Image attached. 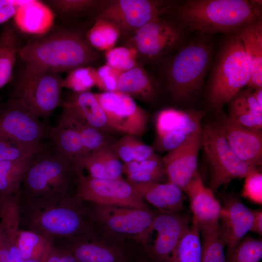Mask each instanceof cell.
I'll return each mask as SVG.
<instances>
[{"label":"cell","instance_id":"e0dca14e","mask_svg":"<svg viewBox=\"0 0 262 262\" xmlns=\"http://www.w3.org/2000/svg\"><path fill=\"white\" fill-rule=\"evenodd\" d=\"M182 33L178 26L157 16L137 30L129 39L130 45L138 56L155 60L165 55L181 41Z\"/></svg>","mask_w":262,"mask_h":262},{"label":"cell","instance_id":"7a4b0ae2","mask_svg":"<svg viewBox=\"0 0 262 262\" xmlns=\"http://www.w3.org/2000/svg\"><path fill=\"white\" fill-rule=\"evenodd\" d=\"M18 56L26 71L58 73L91 66L100 56L85 33L64 25L53 26L46 33L30 39L20 47Z\"/></svg>","mask_w":262,"mask_h":262},{"label":"cell","instance_id":"277c9868","mask_svg":"<svg viewBox=\"0 0 262 262\" xmlns=\"http://www.w3.org/2000/svg\"><path fill=\"white\" fill-rule=\"evenodd\" d=\"M251 67L243 42L237 33L227 35L219 49L207 96L208 108L222 110L241 89L247 85Z\"/></svg>","mask_w":262,"mask_h":262},{"label":"cell","instance_id":"44dd1931","mask_svg":"<svg viewBox=\"0 0 262 262\" xmlns=\"http://www.w3.org/2000/svg\"><path fill=\"white\" fill-rule=\"evenodd\" d=\"M183 192L190 198L193 217L198 223L200 232L219 225L222 205L215 196L214 192L204 185L198 173Z\"/></svg>","mask_w":262,"mask_h":262},{"label":"cell","instance_id":"cb8c5ba5","mask_svg":"<svg viewBox=\"0 0 262 262\" xmlns=\"http://www.w3.org/2000/svg\"><path fill=\"white\" fill-rule=\"evenodd\" d=\"M62 106L81 121L109 134L117 133L110 127L103 109L90 91L73 93Z\"/></svg>","mask_w":262,"mask_h":262},{"label":"cell","instance_id":"74e56055","mask_svg":"<svg viewBox=\"0 0 262 262\" xmlns=\"http://www.w3.org/2000/svg\"><path fill=\"white\" fill-rule=\"evenodd\" d=\"M201 232L203 237L201 262H226V242L220 226Z\"/></svg>","mask_w":262,"mask_h":262},{"label":"cell","instance_id":"60d3db41","mask_svg":"<svg viewBox=\"0 0 262 262\" xmlns=\"http://www.w3.org/2000/svg\"><path fill=\"white\" fill-rule=\"evenodd\" d=\"M95 71L96 68L91 66L71 70L64 79L63 88L70 89L75 93L89 91L95 86Z\"/></svg>","mask_w":262,"mask_h":262},{"label":"cell","instance_id":"5bb4252c","mask_svg":"<svg viewBox=\"0 0 262 262\" xmlns=\"http://www.w3.org/2000/svg\"><path fill=\"white\" fill-rule=\"evenodd\" d=\"M94 95L115 132L137 137L145 134L149 115L134 99L118 91L94 93Z\"/></svg>","mask_w":262,"mask_h":262},{"label":"cell","instance_id":"b9f144b4","mask_svg":"<svg viewBox=\"0 0 262 262\" xmlns=\"http://www.w3.org/2000/svg\"><path fill=\"white\" fill-rule=\"evenodd\" d=\"M137 58L136 50L130 46L113 48L105 53L106 64L121 73L134 67Z\"/></svg>","mask_w":262,"mask_h":262},{"label":"cell","instance_id":"d590c367","mask_svg":"<svg viewBox=\"0 0 262 262\" xmlns=\"http://www.w3.org/2000/svg\"><path fill=\"white\" fill-rule=\"evenodd\" d=\"M85 36L94 49L106 51L114 48L120 36V33L113 22L104 18H97L85 33Z\"/></svg>","mask_w":262,"mask_h":262},{"label":"cell","instance_id":"ab89813d","mask_svg":"<svg viewBox=\"0 0 262 262\" xmlns=\"http://www.w3.org/2000/svg\"><path fill=\"white\" fill-rule=\"evenodd\" d=\"M45 150L43 143L25 144L0 138V162L36 155Z\"/></svg>","mask_w":262,"mask_h":262},{"label":"cell","instance_id":"4316f807","mask_svg":"<svg viewBox=\"0 0 262 262\" xmlns=\"http://www.w3.org/2000/svg\"><path fill=\"white\" fill-rule=\"evenodd\" d=\"M251 67V76L247 85L249 89L262 88V22L255 20L238 32Z\"/></svg>","mask_w":262,"mask_h":262},{"label":"cell","instance_id":"681fc988","mask_svg":"<svg viewBox=\"0 0 262 262\" xmlns=\"http://www.w3.org/2000/svg\"><path fill=\"white\" fill-rule=\"evenodd\" d=\"M254 96L257 101L262 106V88L252 90Z\"/></svg>","mask_w":262,"mask_h":262},{"label":"cell","instance_id":"4dcf8cb0","mask_svg":"<svg viewBox=\"0 0 262 262\" xmlns=\"http://www.w3.org/2000/svg\"><path fill=\"white\" fill-rule=\"evenodd\" d=\"M19 48L14 27L6 23L0 33V90L11 79Z\"/></svg>","mask_w":262,"mask_h":262},{"label":"cell","instance_id":"7402d4cb","mask_svg":"<svg viewBox=\"0 0 262 262\" xmlns=\"http://www.w3.org/2000/svg\"><path fill=\"white\" fill-rule=\"evenodd\" d=\"M48 137L52 143L54 154L82 172L85 157L81 136L75 127L61 117L57 126L49 129Z\"/></svg>","mask_w":262,"mask_h":262},{"label":"cell","instance_id":"1f68e13d","mask_svg":"<svg viewBox=\"0 0 262 262\" xmlns=\"http://www.w3.org/2000/svg\"><path fill=\"white\" fill-rule=\"evenodd\" d=\"M35 156L0 162V195H13L20 191L25 174Z\"/></svg>","mask_w":262,"mask_h":262},{"label":"cell","instance_id":"816d5d0a","mask_svg":"<svg viewBox=\"0 0 262 262\" xmlns=\"http://www.w3.org/2000/svg\"><path fill=\"white\" fill-rule=\"evenodd\" d=\"M24 262H39L36 261H33V260H29V261H24Z\"/></svg>","mask_w":262,"mask_h":262},{"label":"cell","instance_id":"f546056e","mask_svg":"<svg viewBox=\"0 0 262 262\" xmlns=\"http://www.w3.org/2000/svg\"><path fill=\"white\" fill-rule=\"evenodd\" d=\"M61 117L69 121L78 131L82 141L85 158L105 147L112 146L116 139L114 135L81 121L65 109H63Z\"/></svg>","mask_w":262,"mask_h":262},{"label":"cell","instance_id":"c3c4849f","mask_svg":"<svg viewBox=\"0 0 262 262\" xmlns=\"http://www.w3.org/2000/svg\"><path fill=\"white\" fill-rule=\"evenodd\" d=\"M253 222L251 231L260 235L262 234V210H252Z\"/></svg>","mask_w":262,"mask_h":262},{"label":"cell","instance_id":"d6a6232c","mask_svg":"<svg viewBox=\"0 0 262 262\" xmlns=\"http://www.w3.org/2000/svg\"><path fill=\"white\" fill-rule=\"evenodd\" d=\"M122 172L128 181L134 183L162 182L166 177L159 156L141 162L123 163Z\"/></svg>","mask_w":262,"mask_h":262},{"label":"cell","instance_id":"e575fe53","mask_svg":"<svg viewBox=\"0 0 262 262\" xmlns=\"http://www.w3.org/2000/svg\"><path fill=\"white\" fill-rule=\"evenodd\" d=\"M112 147L123 164L141 162L159 156L152 147L133 135H123L116 139Z\"/></svg>","mask_w":262,"mask_h":262},{"label":"cell","instance_id":"2e32d148","mask_svg":"<svg viewBox=\"0 0 262 262\" xmlns=\"http://www.w3.org/2000/svg\"><path fill=\"white\" fill-rule=\"evenodd\" d=\"M202 111H185L166 108L155 119V137L152 147L155 151L169 152L183 143L202 126Z\"/></svg>","mask_w":262,"mask_h":262},{"label":"cell","instance_id":"d6986e66","mask_svg":"<svg viewBox=\"0 0 262 262\" xmlns=\"http://www.w3.org/2000/svg\"><path fill=\"white\" fill-rule=\"evenodd\" d=\"M215 120L232 150L242 161L257 167L262 163V131L245 127L222 110L215 112Z\"/></svg>","mask_w":262,"mask_h":262},{"label":"cell","instance_id":"f1b7e54d","mask_svg":"<svg viewBox=\"0 0 262 262\" xmlns=\"http://www.w3.org/2000/svg\"><path fill=\"white\" fill-rule=\"evenodd\" d=\"M102 0H49L44 2L63 24L71 28L75 20L96 13Z\"/></svg>","mask_w":262,"mask_h":262},{"label":"cell","instance_id":"f6af8a7d","mask_svg":"<svg viewBox=\"0 0 262 262\" xmlns=\"http://www.w3.org/2000/svg\"><path fill=\"white\" fill-rule=\"evenodd\" d=\"M120 72L106 64L96 69L95 86L103 92L117 91Z\"/></svg>","mask_w":262,"mask_h":262},{"label":"cell","instance_id":"7c38bea8","mask_svg":"<svg viewBox=\"0 0 262 262\" xmlns=\"http://www.w3.org/2000/svg\"><path fill=\"white\" fill-rule=\"evenodd\" d=\"M88 203L92 219L97 226L136 243L137 238L150 226L157 213L149 208Z\"/></svg>","mask_w":262,"mask_h":262},{"label":"cell","instance_id":"52a82bcc","mask_svg":"<svg viewBox=\"0 0 262 262\" xmlns=\"http://www.w3.org/2000/svg\"><path fill=\"white\" fill-rule=\"evenodd\" d=\"M35 157L23 179L21 198L76 191L77 181L83 172L54 153Z\"/></svg>","mask_w":262,"mask_h":262},{"label":"cell","instance_id":"5b68a950","mask_svg":"<svg viewBox=\"0 0 262 262\" xmlns=\"http://www.w3.org/2000/svg\"><path fill=\"white\" fill-rule=\"evenodd\" d=\"M212 57L210 43L197 39L183 46L170 59L164 75L168 92L174 102L183 103L197 93Z\"/></svg>","mask_w":262,"mask_h":262},{"label":"cell","instance_id":"bcb514c9","mask_svg":"<svg viewBox=\"0 0 262 262\" xmlns=\"http://www.w3.org/2000/svg\"><path fill=\"white\" fill-rule=\"evenodd\" d=\"M19 6V0H0V25L14 17Z\"/></svg>","mask_w":262,"mask_h":262},{"label":"cell","instance_id":"ac0fdd59","mask_svg":"<svg viewBox=\"0 0 262 262\" xmlns=\"http://www.w3.org/2000/svg\"><path fill=\"white\" fill-rule=\"evenodd\" d=\"M202 127L199 128L181 145L161 158L168 181L183 192L198 173V153L202 146Z\"/></svg>","mask_w":262,"mask_h":262},{"label":"cell","instance_id":"30bf717a","mask_svg":"<svg viewBox=\"0 0 262 262\" xmlns=\"http://www.w3.org/2000/svg\"><path fill=\"white\" fill-rule=\"evenodd\" d=\"M174 2L160 0H114L102 1L95 17L115 23L120 36L131 37L152 18L175 11Z\"/></svg>","mask_w":262,"mask_h":262},{"label":"cell","instance_id":"603a6c76","mask_svg":"<svg viewBox=\"0 0 262 262\" xmlns=\"http://www.w3.org/2000/svg\"><path fill=\"white\" fill-rule=\"evenodd\" d=\"M54 17L52 11L43 1L19 0L13 18L19 31L34 36L49 31L54 26Z\"/></svg>","mask_w":262,"mask_h":262},{"label":"cell","instance_id":"8992f818","mask_svg":"<svg viewBox=\"0 0 262 262\" xmlns=\"http://www.w3.org/2000/svg\"><path fill=\"white\" fill-rule=\"evenodd\" d=\"M79 262H135L144 256L140 246L133 241L96 226L88 234L56 240Z\"/></svg>","mask_w":262,"mask_h":262},{"label":"cell","instance_id":"9a60e30c","mask_svg":"<svg viewBox=\"0 0 262 262\" xmlns=\"http://www.w3.org/2000/svg\"><path fill=\"white\" fill-rule=\"evenodd\" d=\"M17 100L0 104V138L30 145L42 143L49 129Z\"/></svg>","mask_w":262,"mask_h":262},{"label":"cell","instance_id":"4fadbf2b","mask_svg":"<svg viewBox=\"0 0 262 262\" xmlns=\"http://www.w3.org/2000/svg\"><path fill=\"white\" fill-rule=\"evenodd\" d=\"M76 193L82 200L101 205L148 208L147 203L123 178L98 179L82 173L77 181Z\"/></svg>","mask_w":262,"mask_h":262},{"label":"cell","instance_id":"8d00e7d4","mask_svg":"<svg viewBox=\"0 0 262 262\" xmlns=\"http://www.w3.org/2000/svg\"><path fill=\"white\" fill-rule=\"evenodd\" d=\"M202 250L199 228L193 217L189 229L177 247L172 262H201Z\"/></svg>","mask_w":262,"mask_h":262},{"label":"cell","instance_id":"836d02e7","mask_svg":"<svg viewBox=\"0 0 262 262\" xmlns=\"http://www.w3.org/2000/svg\"><path fill=\"white\" fill-rule=\"evenodd\" d=\"M53 243L34 232L19 229L17 247L24 261L45 262Z\"/></svg>","mask_w":262,"mask_h":262},{"label":"cell","instance_id":"ee69618b","mask_svg":"<svg viewBox=\"0 0 262 262\" xmlns=\"http://www.w3.org/2000/svg\"><path fill=\"white\" fill-rule=\"evenodd\" d=\"M242 196L249 201L262 205V174L256 168L245 178Z\"/></svg>","mask_w":262,"mask_h":262},{"label":"cell","instance_id":"9c48e42d","mask_svg":"<svg viewBox=\"0 0 262 262\" xmlns=\"http://www.w3.org/2000/svg\"><path fill=\"white\" fill-rule=\"evenodd\" d=\"M191 221L180 212L158 211L136 243L151 262H172L179 242Z\"/></svg>","mask_w":262,"mask_h":262},{"label":"cell","instance_id":"7dc6e473","mask_svg":"<svg viewBox=\"0 0 262 262\" xmlns=\"http://www.w3.org/2000/svg\"><path fill=\"white\" fill-rule=\"evenodd\" d=\"M0 262H10V251L7 237L0 224Z\"/></svg>","mask_w":262,"mask_h":262},{"label":"cell","instance_id":"484cf974","mask_svg":"<svg viewBox=\"0 0 262 262\" xmlns=\"http://www.w3.org/2000/svg\"><path fill=\"white\" fill-rule=\"evenodd\" d=\"M117 91L133 99L152 103L157 98L159 86L145 68L137 64L131 69L121 73Z\"/></svg>","mask_w":262,"mask_h":262},{"label":"cell","instance_id":"83f0119b","mask_svg":"<svg viewBox=\"0 0 262 262\" xmlns=\"http://www.w3.org/2000/svg\"><path fill=\"white\" fill-rule=\"evenodd\" d=\"M122 166L112 145L91 154L83 162V168L88 171L89 175L98 179L123 178Z\"/></svg>","mask_w":262,"mask_h":262},{"label":"cell","instance_id":"ffe728a7","mask_svg":"<svg viewBox=\"0 0 262 262\" xmlns=\"http://www.w3.org/2000/svg\"><path fill=\"white\" fill-rule=\"evenodd\" d=\"M253 222L252 210L234 196L227 197L222 206L219 226L226 242V262H229L236 249Z\"/></svg>","mask_w":262,"mask_h":262},{"label":"cell","instance_id":"6da1fadb","mask_svg":"<svg viewBox=\"0 0 262 262\" xmlns=\"http://www.w3.org/2000/svg\"><path fill=\"white\" fill-rule=\"evenodd\" d=\"M96 226L88 202L76 191L34 198H21L19 229L30 230L54 242L59 239L90 234Z\"/></svg>","mask_w":262,"mask_h":262},{"label":"cell","instance_id":"f35d334b","mask_svg":"<svg viewBox=\"0 0 262 262\" xmlns=\"http://www.w3.org/2000/svg\"><path fill=\"white\" fill-rule=\"evenodd\" d=\"M227 115L236 122L249 128L262 130V116L254 113L246 104L241 91L229 102Z\"/></svg>","mask_w":262,"mask_h":262},{"label":"cell","instance_id":"3957f363","mask_svg":"<svg viewBox=\"0 0 262 262\" xmlns=\"http://www.w3.org/2000/svg\"><path fill=\"white\" fill-rule=\"evenodd\" d=\"M175 11L179 21L190 29L226 35L262 17L261 4L257 0H187Z\"/></svg>","mask_w":262,"mask_h":262},{"label":"cell","instance_id":"f907efd6","mask_svg":"<svg viewBox=\"0 0 262 262\" xmlns=\"http://www.w3.org/2000/svg\"><path fill=\"white\" fill-rule=\"evenodd\" d=\"M135 262H151L146 256H143Z\"/></svg>","mask_w":262,"mask_h":262},{"label":"cell","instance_id":"7bdbcfd3","mask_svg":"<svg viewBox=\"0 0 262 262\" xmlns=\"http://www.w3.org/2000/svg\"><path fill=\"white\" fill-rule=\"evenodd\" d=\"M262 258V240L247 236L242 240L229 262H259Z\"/></svg>","mask_w":262,"mask_h":262},{"label":"cell","instance_id":"8fae6325","mask_svg":"<svg viewBox=\"0 0 262 262\" xmlns=\"http://www.w3.org/2000/svg\"><path fill=\"white\" fill-rule=\"evenodd\" d=\"M64 79L60 73L25 70L10 94L39 118L48 117L60 105Z\"/></svg>","mask_w":262,"mask_h":262},{"label":"cell","instance_id":"d4e9b609","mask_svg":"<svg viewBox=\"0 0 262 262\" xmlns=\"http://www.w3.org/2000/svg\"><path fill=\"white\" fill-rule=\"evenodd\" d=\"M129 182L145 201H147L159 211L180 212L185 208L184 203L186 197L184 193L170 182Z\"/></svg>","mask_w":262,"mask_h":262},{"label":"cell","instance_id":"ba28073f","mask_svg":"<svg viewBox=\"0 0 262 262\" xmlns=\"http://www.w3.org/2000/svg\"><path fill=\"white\" fill-rule=\"evenodd\" d=\"M202 146L210 172L209 188L213 192L232 180L245 178L254 169L241 160L229 146L216 121L202 127Z\"/></svg>","mask_w":262,"mask_h":262}]
</instances>
